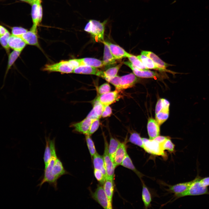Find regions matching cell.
<instances>
[{
    "label": "cell",
    "instance_id": "cell-1",
    "mask_svg": "<svg viewBox=\"0 0 209 209\" xmlns=\"http://www.w3.org/2000/svg\"><path fill=\"white\" fill-rule=\"evenodd\" d=\"M69 174L57 155L53 156L44 168L43 177L38 186L41 187L44 183H47L56 190L57 189L58 179L62 176Z\"/></svg>",
    "mask_w": 209,
    "mask_h": 209
},
{
    "label": "cell",
    "instance_id": "cell-2",
    "mask_svg": "<svg viewBox=\"0 0 209 209\" xmlns=\"http://www.w3.org/2000/svg\"><path fill=\"white\" fill-rule=\"evenodd\" d=\"M107 20L101 22L99 21L90 19L86 24L84 30L90 33L93 39L96 42L104 41L105 27Z\"/></svg>",
    "mask_w": 209,
    "mask_h": 209
},
{
    "label": "cell",
    "instance_id": "cell-3",
    "mask_svg": "<svg viewBox=\"0 0 209 209\" xmlns=\"http://www.w3.org/2000/svg\"><path fill=\"white\" fill-rule=\"evenodd\" d=\"M201 178V177L198 174L188 189L182 193L175 195L176 197L177 198L187 196L209 194L208 187L203 186L200 183L199 180Z\"/></svg>",
    "mask_w": 209,
    "mask_h": 209
},
{
    "label": "cell",
    "instance_id": "cell-4",
    "mask_svg": "<svg viewBox=\"0 0 209 209\" xmlns=\"http://www.w3.org/2000/svg\"><path fill=\"white\" fill-rule=\"evenodd\" d=\"M144 144V149L147 152L154 155L165 157L166 155L161 143L154 139L142 138Z\"/></svg>",
    "mask_w": 209,
    "mask_h": 209
},
{
    "label": "cell",
    "instance_id": "cell-5",
    "mask_svg": "<svg viewBox=\"0 0 209 209\" xmlns=\"http://www.w3.org/2000/svg\"><path fill=\"white\" fill-rule=\"evenodd\" d=\"M73 70L68 60H64L56 63L46 64L43 69L44 71L49 72H59L62 73H72Z\"/></svg>",
    "mask_w": 209,
    "mask_h": 209
},
{
    "label": "cell",
    "instance_id": "cell-6",
    "mask_svg": "<svg viewBox=\"0 0 209 209\" xmlns=\"http://www.w3.org/2000/svg\"><path fill=\"white\" fill-rule=\"evenodd\" d=\"M46 146L43 159L45 168L47 166L52 157L57 155L55 146V138L51 139L50 137H45Z\"/></svg>",
    "mask_w": 209,
    "mask_h": 209
},
{
    "label": "cell",
    "instance_id": "cell-7",
    "mask_svg": "<svg viewBox=\"0 0 209 209\" xmlns=\"http://www.w3.org/2000/svg\"><path fill=\"white\" fill-rule=\"evenodd\" d=\"M93 198L105 209L112 208V204L109 202L103 187L98 185L95 191L92 194Z\"/></svg>",
    "mask_w": 209,
    "mask_h": 209
},
{
    "label": "cell",
    "instance_id": "cell-8",
    "mask_svg": "<svg viewBox=\"0 0 209 209\" xmlns=\"http://www.w3.org/2000/svg\"><path fill=\"white\" fill-rule=\"evenodd\" d=\"M105 146L103 157L106 168L107 178L113 180L114 170L116 166L111 161L109 155L108 145L107 141H105Z\"/></svg>",
    "mask_w": 209,
    "mask_h": 209
},
{
    "label": "cell",
    "instance_id": "cell-9",
    "mask_svg": "<svg viewBox=\"0 0 209 209\" xmlns=\"http://www.w3.org/2000/svg\"><path fill=\"white\" fill-rule=\"evenodd\" d=\"M120 91L116 89L114 91L100 95L96 98L104 106L109 105L116 102L121 98Z\"/></svg>",
    "mask_w": 209,
    "mask_h": 209
},
{
    "label": "cell",
    "instance_id": "cell-10",
    "mask_svg": "<svg viewBox=\"0 0 209 209\" xmlns=\"http://www.w3.org/2000/svg\"><path fill=\"white\" fill-rule=\"evenodd\" d=\"M123 63L130 67L133 73L137 77L143 78H159V74L157 72L149 70H144L139 69L132 64L129 61L125 62Z\"/></svg>",
    "mask_w": 209,
    "mask_h": 209
},
{
    "label": "cell",
    "instance_id": "cell-11",
    "mask_svg": "<svg viewBox=\"0 0 209 209\" xmlns=\"http://www.w3.org/2000/svg\"><path fill=\"white\" fill-rule=\"evenodd\" d=\"M93 120L86 117L80 121L72 123L70 127L73 128L74 132L87 135Z\"/></svg>",
    "mask_w": 209,
    "mask_h": 209
},
{
    "label": "cell",
    "instance_id": "cell-12",
    "mask_svg": "<svg viewBox=\"0 0 209 209\" xmlns=\"http://www.w3.org/2000/svg\"><path fill=\"white\" fill-rule=\"evenodd\" d=\"M20 37L26 44L34 46L41 49L38 42L37 28L32 27L30 30L28 31Z\"/></svg>",
    "mask_w": 209,
    "mask_h": 209
},
{
    "label": "cell",
    "instance_id": "cell-13",
    "mask_svg": "<svg viewBox=\"0 0 209 209\" xmlns=\"http://www.w3.org/2000/svg\"><path fill=\"white\" fill-rule=\"evenodd\" d=\"M119 90L126 89L134 86L139 80V79L134 73H130L120 77Z\"/></svg>",
    "mask_w": 209,
    "mask_h": 209
},
{
    "label": "cell",
    "instance_id": "cell-14",
    "mask_svg": "<svg viewBox=\"0 0 209 209\" xmlns=\"http://www.w3.org/2000/svg\"><path fill=\"white\" fill-rule=\"evenodd\" d=\"M104 42L108 46L111 53L116 60L128 57L131 54L119 46L110 42Z\"/></svg>",
    "mask_w": 209,
    "mask_h": 209
},
{
    "label": "cell",
    "instance_id": "cell-15",
    "mask_svg": "<svg viewBox=\"0 0 209 209\" xmlns=\"http://www.w3.org/2000/svg\"><path fill=\"white\" fill-rule=\"evenodd\" d=\"M147 130L150 139H154L159 136L160 133V125L155 119L151 118L147 122Z\"/></svg>",
    "mask_w": 209,
    "mask_h": 209
},
{
    "label": "cell",
    "instance_id": "cell-16",
    "mask_svg": "<svg viewBox=\"0 0 209 209\" xmlns=\"http://www.w3.org/2000/svg\"><path fill=\"white\" fill-rule=\"evenodd\" d=\"M93 108L87 117L92 119H99L101 117L104 106L96 98L92 102Z\"/></svg>",
    "mask_w": 209,
    "mask_h": 209
},
{
    "label": "cell",
    "instance_id": "cell-17",
    "mask_svg": "<svg viewBox=\"0 0 209 209\" xmlns=\"http://www.w3.org/2000/svg\"><path fill=\"white\" fill-rule=\"evenodd\" d=\"M126 141L121 142L115 155L113 163L116 167L120 165L125 156L127 154Z\"/></svg>",
    "mask_w": 209,
    "mask_h": 209
},
{
    "label": "cell",
    "instance_id": "cell-18",
    "mask_svg": "<svg viewBox=\"0 0 209 209\" xmlns=\"http://www.w3.org/2000/svg\"><path fill=\"white\" fill-rule=\"evenodd\" d=\"M10 48L15 50L21 51L26 44L19 37L10 35L8 42Z\"/></svg>",
    "mask_w": 209,
    "mask_h": 209
},
{
    "label": "cell",
    "instance_id": "cell-19",
    "mask_svg": "<svg viewBox=\"0 0 209 209\" xmlns=\"http://www.w3.org/2000/svg\"><path fill=\"white\" fill-rule=\"evenodd\" d=\"M141 54L145 55L150 58L159 68L164 71H167L166 68L169 65L162 60L158 56L153 53L147 51H142Z\"/></svg>",
    "mask_w": 209,
    "mask_h": 209
},
{
    "label": "cell",
    "instance_id": "cell-20",
    "mask_svg": "<svg viewBox=\"0 0 209 209\" xmlns=\"http://www.w3.org/2000/svg\"><path fill=\"white\" fill-rule=\"evenodd\" d=\"M193 180L188 182L178 183L174 185H168V190L176 195L184 192L187 190L192 184Z\"/></svg>",
    "mask_w": 209,
    "mask_h": 209
},
{
    "label": "cell",
    "instance_id": "cell-21",
    "mask_svg": "<svg viewBox=\"0 0 209 209\" xmlns=\"http://www.w3.org/2000/svg\"><path fill=\"white\" fill-rule=\"evenodd\" d=\"M93 157L94 169L100 170L107 178L106 172L103 156L97 152Z\"/></svg>",
    "mask_w": 209,
    "mask_h": 209
},
{
    "label": "cell",
    "instance_id": "cell-22",
    "mask_svg": "<svg viewBox=\"0 0 209 209\" xmlns=\"http://www.w3.org/2000/svg\"><path fill=\"white\" fill-rule=\"evenodd\" d=\"M99 71L96 68L87 65H83L74 69L73 73L97 75Z\"/></svg>",
    "mask_w": 209,
    "mask_h": 209
},
{
    "label": "cell",
    "instance_id": "cell-23",
    "mask_svg": "<svg viewBox=\"0 0 209 209\" xmlns=\"http://www.w3.org/2000/svg\"><path fill=\"white\" fill-rule=\"evenodd\" d=\"M102 43L104 45L103 60L104 65H110L116 63V60L111 53L108 46L104 41Z\"/></svg>",
    "mask_w": 209,
    "mask_h": 209
},
{
    "label": "cell",
    "instance_id": "cell-24",
    "mask_svg": "<svg viewBox=\"0 0 209 209\" xmlns=\"http://www.w3.org/2000/svg\"><path fill=\"white\" fill-rule=\"evenodd\" d=\"M41 1H35L31 5V16L33 24L32 27L37 28L39 22V4Z\"/></svg>",
    "mask_w": 209,
    "mask_h": 209
},
{
    "label": "cell",
    "instance_id": "cell-25",
    "mask_svg": "<svg viewBox=\"0 0 209 209\" xmlns=\"http://www.w3.org/2000/svg\"><path fill=\"white\" fill-rule=\"evenodd\" d=\"M142 183V198L145 208H147L151 205L152 197L150 192L143 181L140 179Z\"/></svg>",
    "mask_w": 209,
    "mask_h": 209
},
{
    "label": "cell",
    "instance_id": "cell-26",
    "mask_svg": "<svg viewBox=\"0 0 209 209\" xmlns=\"http://www.w3.org/2000/svg\"><path fill=\"white\" fill-rule=\"evenodd\" d=\"M103 185V188L109 201L112 204L114 191L113 180L107 178Z\"/></svg>",
    "mask_w": 209,
    "mask_h": 209
},
{
    "label": "cell",
    "instance_id": "cell-27",
    "mask_svg": "<svg viewBox=\"0 0 209 209\" xmlns=\"http://www.w3.org/2000/svg\"><path fill=\"white\" fill-rule=\"evenodd\" d=\"M81 66L87 65L95 68H100L104 66L103 61L92 58L79 59Z\"/></svg>",
    "mask_w": 209,
    "mask_h": 209
},
{
    "label": "cell",
    "instance_id": "cell-28",
    "mask_svg": "<svg viewBox=\"0 0 209 209\" xmlns=\"http://www.w3.org/2000/svg\"><path fill=\"white\" fill-rule=\"evenodd\" d=\"M122 64L120 63L113 67H111L105 71H99L97 76L102 78L105 77L111 78L117 75L118 71Z\"/></svg>",
    "mask_w": 209,
    "mask_h": 209
},
{
    "label": "cell",
    "instance_id": "cell-29",
    "mask_svg": "<svg viewBox=\"0 0 209 209\" xmlns=\"http://www.w3.org/2000/svg\"><path fill=\"white\" fill-rule=\"evenodd\" d=\"M136 57L147 69L164 71L163 69L158 67L150 58L147 56L141 54Z\"/></svg>",
    "mask_w": 209,
    "mask_h": 209
},
{
    "label": "cell",
    "instance_id": "cell-30",
    "mask_svg": "<svg viewBox=\"0 0 209 209\" xmlns=\"http://www.w3.org/2000/svg\"><path fill=\"white\" fill-rule=\"evenodd\" d=\"M120 143L121 142L118 139L111 137L109 144L108 146V153L113 162L116 152Z\"/></svg>",
    "mask_w": 209,
    "mask_h": 209
},
{
    "label": "cell",
    "instance_id": "cell-31",
    "mask_svg": "<svg viewBox=\"0 0 209 209\" xmlns=\"http://www.w3.org/2000/svg\"><path fill=\"white\" fill-rule=\"evenodd\" d=\"M120 165L132 170L138 175L140 179H141V178L143 175L136 168L131 160L127 154L125 156Z\"/></svg>",
    "mask_w": 209,
    "mask_h": 209
},
{
    "label": "cell",
    "instance_id": "cell-32",
    "mask_svg": "<svg viewBox=\"0 0 209 209\" xmlns=\"http://www.w3.org/2000/svg\"><path fill=\"white\" fill-rule=\"evenodd\" d=\"M129 140L131 143L144 149V144L142 138L137 132H134L131 133Z\"/></svg>",
    "mask_w": 209,
    "mask_h": 209
},
{
    "label": "cell",
    "instance_id": "cell-33",
    "mask_svg": "<svg viewBox=\"0 0 209 209\" xmlns=\"http://www.w3.org/2000/svg\"><path fill=\"white\" fill-rule=\"evenodd\" d=\"M169 114V110L163 109L155 114V120L160 125L167 120Z\"/></svg>",
    "mask_w": 209,
    "mask_h": 209
},
{
    "label": "cell",
    "instance_id": "cell-34",
    "mask_svg": "<svg viewBox=\"0 0 209 209\" xmlns=\"http://www.w3.org/2000/svg\"><path fill=\"white\" fill-rule=\"evenodd\" d=\"M170 105V103L167 100L164 98L160 99L157 101L156 105L155 114L163 109L169 110Z\"/></svg>",
    "mask_w": 209,
    "mask_h": 209
},
{
    "label": "cell",
    "instance_id": "cell-35",
    "mask_svg": "<svg viewBox=\"0 0 209 209\" xmlns=\"http://www.w3.org/2000/svg\"><path fill=\"white\" fill-rule=\"evenodd\" d=\"M21 51L14 50L9 56L6 73L20 54Z\"/></svg>",
    "mask_w": 209,
    "mask_h": 209
},
{
    "label": "cell",
    "instance_id": "cell-36",
    "mask_svg": "<svg viewBox=\"0 0 209 209\" xmlns=\"http://www.w3.org/2000/svg\"><path fill=\"white\" fill-rule=\"evenodd\" d=\"M128 58L129 61L132 64L139 69L144 70H148V69L145 67L136 56L131 54Z\"/></svg>",
    "mask_w": 209,
    "mask_h": 209
},
{
    "label": "cell",
    "instance_id": "cell-37",
    "mask_svg": "<svg viewBox=\"0 0 209 209\" xmlns=\"http://www.w3.org/2000/svg\"><path fill=\"white\" fill-rule=\"evenodd\" d=\"M10 35V33L8 31L4 35L0 36V43L8 53L9 51L8 42Z\"/></svg>",
    "mask_w": 209,
    "mask_h": 209
},
{
    "label": "cell",
    "instance_id": "cell-38",
    "mask_svg": "<svg viewBox=\"0 0 209 209\" xmlns=\"http://www.w3.org/2000/svg\"><path fill=\"white\" fill-rule=\"evenodd\" d=\"M85 138L88 149L91 156L92 157L97 152L94 142L90 137V136L86 135Z\"/></svg>",
    "mask_w": 209,
    "mask_h": 209
},
{
    "label": "cell",
    "instance_id": "cell-39",
    "mask_svg": "<svg viewBox=\"0 0 209 209\" xmlns=\"http://www.w3.org/2000/svg\"><path fill=\"white\" fill-rule=\"evenodd\" d=\"M163 150H167L171 153H174L175 145L172 142L170 138L165 140L163 143H161Z\"/></svg>",
    "mask_w": 209,
    "mask_h": 209
},
{
    "label": "cell",
    "instance_id": "cell-40",
    "mask_svg": "<svg viewBox=\"0 0 209 209\" xmlns=\"http://www.w3.org/2000/svg\"><path fill=\"white\" fill-rule=\"evenodd\" d=\"M103 78L113 85L116 87V89L119 90L120 80V77L116 75L114 77L111 78L105 77Z\"/></svg>",
    "mask_w": 209,
    "mask_h": 209
},
{
    "label": "cell",
    "instance_id": "cell-41",
    "mask_svg": "<svg viewBox=\"0 0 209 209\" xmlns=\"http://www.w3.org/2000/svg\"><path fill=\"white\" fill-rule=\"evenodd\" d=\"M99 119L93 120L87 135L90 136L93 134L98 129L100 125Z\"/></svg>",
    "mask_w": 209,
    "mask_h": 209
},
{
    "label": "cell",
    "instance_id": "cell-42",
    "mask_svg": "<svg viewBox=\"0 0 209 209\" xmlns=\"http://www.w3.org/2000/svg\"><path fill=\"white\" fill-rule=\"evenodd\" d=\"M27 30L21 27H14L12 28V35L20 37L22 35L26 33Z\"/></svg>",
    "mask_w": 209,
    "mask_h": 209
},
{
    "label": "cell",
    "instance_id": "cell-43",
    "mask_svg": "<svg viewBox=\"0 0 209 209\" xmlns=\"http://www.w3.org/2000/svg\"><path fill=\"white\" fill-rule=\"evenodd\" d=\"M94 173L95 178L100 184L101 185L104 184L106 178L102 172L98 170L94 169Z\"/></svg>",
    "mask_w": 209,
    "mask_h": 209
},
{
    "label": "cell",
    "instance_id": "cell-44",
    "mask_svg": "<svg viewBox=\"0 0 209 209\" xmlns=\"http://www.w3.org/2000/svg\"><path fill=\"white\" fill-rule=\"evenodd\" d=\"M111 87L108 83H105L99 87L97 88L98 93L100 95L106 93L110 91Z\"/></svg>",
    "mask_w": 209,
    "mask_h": 209
},
{
    "label": "cell",
    "instance_id": "cell-45",
    "mask_svg": "<svg viewBox=\"0 0 209 209\" xmlns=\"http://www.w3.org/2000/svg\"><path fill=\"white\" fill-rule=\"evenodd\" d=\"M112 113V109L109 106H104L101 117L103 118L107 117L110 116Z\"/></svg>",
    "mask_w": 209,
    "mask_h": 209
},
{
    "label": "cell",
    "instance_id": "cell-46",
    "mask_svg": "<svg viewBox=\"0 0 209 209\" xmlns=\"http://www.w3.org/2000/svg\"><path fill=\"white\" fill-rule=\"evenodd\" d=\"M68 61L73 69L81 66L79 59H71Z\"/></svg>",
    "mask_w": 209,
    "mask_h": 209
},
{
    "label": "cell",
    "instance_id": "cell-47",
    "mask_svg": "<svg viewBox=\"0 0 209 209\" xmlns=\"http://www.w3.org/2000/svg\"><path fill=\"white\" fill-rule=\"evenodd\" d=\"M199 182L203 186L208 187L209 186V176L200 178Z\"/></svg>",
    "mask_w": 209,
    "mask_h": 209
},
{
    "label": "cell",
    "instance_id": "cell-48",
    "mask_svg": "<svg viewBox=\"0 0 209 209\" xmlns=\"http://www.w3.org/2000/svg\"><path fill=\"white\" fill-rule=\"evenodd\" d=\"M170 138V137L168 136H160L159 135L154 139L155 140L157 141L160 143H163L167 139Z\"/></svg>",
    "mask_w": 209,
    "mask_h": 209
},
{
    "label": "cell",
    "instance_id": "cell-49",
    "mask_svg": "<svg viewBox=\"0 0 209 209\" xmlns=\"http://www.w3.org/2000/svg\"><path fill=\"white\" fill-rule=\"evenodd\" d=\"M8 31L4 27L0 25V36L4 35Z\"/></svg>",
    "mask_w": 209,
    "mask_h": 209
},
{
    "label": "cell",
    "instance_id": "cell-50",
    "mask_svg": "<svg viewBox=\"0 0 209 209\" xmlns=\"http://www.w3.org/2000/svg\"><path fill=\"white\" fill-rule=\"evenodd\" d=\"M24 2H25L28 3L31 5H32V3L35 1L34 0H19Z\"/></svg>",
    "mask_w": 209,
    "mask_h": 209
},
{
    "label": "cell",
    "instance_id": "cell-51",
    "mask_svg": "<svg viewBox=\"0 0 209 209\" xmlns=\"http://www.w3.org/2000/svg\"><path fill=\"white\" fill-rule=\"evenodd\" d=\"M36 1H41V0H35Z\"/></svg>",
    "mask_w": 209,
    "mask_h": 209
},
{
    "label": "cell",
    "instance_id": "cell-52",
    "mask_svg": "<svg viewBox=\"0 0 209 209\" xmlns=\"http://www.w3.org/2000/svg\"><path fill=\"white\" fill-rule=\"evenodd\" d=\"M34 1H35V0H34Z\"/></svg>",
    "mask_w": 209,
    "mask_h": 209
}]
</instances>
